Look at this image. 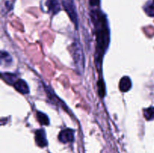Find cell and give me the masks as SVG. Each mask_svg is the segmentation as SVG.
Returning a JSON list of instances; mask_svg holds the SVG:
<instances>
[{
    "mask_svg": "<svg viewBox=\"0 0 154 153\" xmlns=\"http://www.w3.org/2000/svg\"><path fill=\"white\" fill-rule=\"evenodd\" d=\"M72 56L77 69L81 73L84 69V56L79 43H75L72 45Z\"/></svg>",
    "mask_w": 154,
    "mask_h": 153,
    "instance_id": "7a4b0ae2",
    "label": "cell"
},
{
    "mask_svg": "<svg viewBox=\"0 0 154 153\" xmlns=\"http://www.w3.org/2000/svg\"><path fill=\"white\" fill-rule=\"evenodd\" d=\"M14 87L17 92H19L21 94H28L29 92V86L26 82L23 80H17L16 82L14 83Z\"/></svg>",
    "mask_w": 154,
    "mask_h": 153,
    "instance_id": "8992f818",
    "label": "cell"
},
{
    "mask_svg": "<svg viewBox=\"0 0 154 153\" xmlns=\"http://www.w3.org/2000/svg\"><path fill=\"white\" fill-rule=\"evenodd\" d=\"M47 6L48 8V10L52 12L54 14L58 13L60 10V4L58 0H47Z\"/></svg>",
    "mask_w": 154,
    "mask_h": 153,
    "instance_id": "52a82bcc",
    "label": "cell"
},
{
    "mask_svg": "<svg viewBox=\"0 0 154 153\" xmlns=\"http://www.w3.org/2000/svg\"><path fill=\"white\" fill-rule=\"evenodd\" d=\"M120 89L122 92H128L132 87V82L131 80L129 79V76H123L120 81Z\"/></svg>",
    "mask_w": 154,
    "mask_h": 153,
    "instance_id": "ba28073f",
    "label": "cell"
},
{
    "mask_svg": "<svg viewBox=\"0 0 154 153\" xmlns=\"http://www.w3.org/2000/svg\"><path fill=\"white\" fill-rule=\"evenodd\" d=\"M37 118L39 122H40L42 124H43V125H48V124H49L50 123L49 118H48V117L47 116L45 113H43V112H38Z\"/></svg>",
    "mask_w": 154,
    "mask_h": 153,
    "instance_id": "9c48e42d",
    "label": "cell"
},
{
    "mask_svg": "<svg viewBox=\"0 0 154 153\" xmlns=\"http://www.w3.org/2000/svg\"><path fill=\"white\" fill-rule=\"evenodd\" d=\"M99 94H100V97H104L105 93V84H104L103 80L99 81Z\"/></svg>",
    "mask_w": 154,
    "mask_h": 153,
    "instance_id": "4fadbf2b",
    "label": "cell"
},
{
    "mask_svg": "<svg viewBox=\"0 0 154 153\" xmlns=\"http://www.w3.org/2000/svg\"><path fill=\"white\" fill-rule=\"evenodd\" d=\"M94 20L96 28H97V43L98 50L100 53V56H102V52L106 50L109 44V31L106 22V18L103 14L98 10L93 11L91 14Z\"/></svg>",
    "mask_w": 154,
    "mask_h": 153,
    "instance_id": "6da1fadb",
    "label": "cell"
},
{
    "mask_svg": "<svg viewBox=\"0 0 154 153\" xmlns=\"http://www.w3.org/2000/svg\"><path fill=\"white\" fill-rule=\"evenodd\" d=\"M144 11L148 16H154V3H147L144 6Z\"/></svg>",
    "mask_w": 154,
    "mask_h": 153,
    "instance_id": "8fae6325",
    "label": "cell"
},
{
    "mask_svg": "<svg viewBox=\"0 0 154 153\" xmlns=\"http://www.w3.org/2000/svg\"><path fill=\"white\" fill-rule=\"evenodd\" d=\"M144 116L147 120L154 119V107H150L144 110Z\"/></svg>",
    "mask_w": 154,
    "mask_h": 153,
    "instance_id": "30bf717a",
    "label": "cell"
},
{
    "mask_svg": "<svg viewBox=\"0 0 154 153\" xmlns=\"http://www.w3.org/2000/svg\"><path fill=\"white\" fill-rule=\"evenodd\" d=\"M35 142L40 147H45L48 145L46 134L43 129H39L35 132Z\"/></svg>",
    "mask_w": 154,
    "mask_h": 153,
    "instance_id": "5b68a950",
    "label": "cell"
},
{
    "mask_svg": "<svg viewBox=\"0 0 154 153\" xmlns=\"http://www.w3.org/2000/svg\"><path fill=\"white\" fill-rule=\"evenodd\" d=\"M75 138V131L72 129H65L62 130L59 134V140L62 142H72L74 141Z\"/></svg>",
    "mask_w": 154,
    "mask_h": 153,
    "instance_id": "277c9868",
    "label": "cell"
},
{
    "mask_svg": "<svg viewBox=\"0 0 154 153\" xmlns=\"http://www.w3.org/2000/svg\"><path fill=\"white\" fill-rule=\"evenodd\" d=\"M62 3H63V7L67 12L69 17L71 18L72 22L77 26V25H78V14H77L74 0H62Z\"/></svg>",
    "mask_w": 154,
    "mask_h": 153,
    "instance_id": "3957f363",
    "label": "cell"
},
{
    "mask_svg": "<svg viewBox=\"0 0 154 153\" xmlns=\"http://www.w3.org/2000/svg\"><path fill=\"white\" fill-rule=\"evenodd\" d=\"M153 2H154V0H153Z\"/></svg>",
    "mask_w": 154,
    "mask_h": 153,
    "instance_id": "9a60e30c",
    "label": "cell"
},
{
    "mask_svg": "<svg viewBox=\"0 0 154 153\" xmlns=\"http://www.w3.org/2000/svg\"><path fill=\"white\" fill-rule=\"evenodd\" d=\"M2 77L4 78L6 82H8V83H14L17 80H15V76L14 74H2Z\"/></svg>",
    "mask_w": 154,
    "mask_h": 153,
    "instance_id": "7c38bea8",
    "label": "cell"
},
{
    "mask_svg": "<svg viewBox=\"0 0 154 153\" xmlns=\"http://www.w3.org/2000/svg\"><path fill=\"white\" fill-rule=\"evenodd\" d=\"M99 4V0H90V4L93 6H96Z\"/></svg>",
    "mask_w": 154,
    "mask_h": 153,
    "instance_id": "5bb4252c",
    "label": "cell"
}]
</instances>
